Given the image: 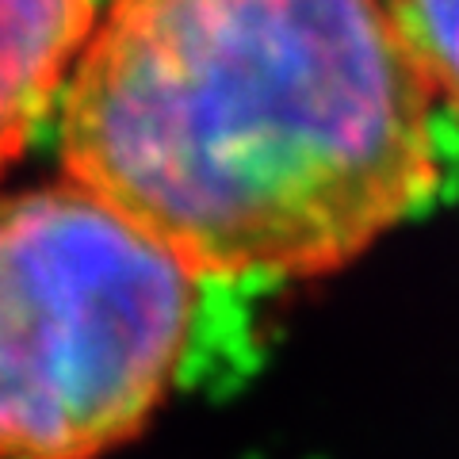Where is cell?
Instances as JSON below:
<instances>
[{
  "label": "cell",
  "mask_w": 459,
  "mask_h": 459,
  "mask_svg": "<svg viewBox=\"0 0 459 459\" xmlns=\"http://www.w3.org/2000/svg\"><path fill=\"white\" fill-rule=\"evenodd\" d=\"M62 165L195 276H325L437 188L433 92L386 0H115Z\"/></svg>",
  "instance_id": "obj_1"
},
{
  "label": "cell",
  "mask_w": 459,
  "mask_h": 459,
  "mask_svg": "<svg viewBox=\"0 0 459 459\" xmlns=\"http://www.w3.org/2000/svg\"><path fill=\"white\" fill-rule=\"evenodd\" d=\"M195 272L74 180L0 195V459H100L177 379Z\"/></svg>",
  "instance_id": "obj_2"
},
{
  "label": "cell",
  "mask_w": 459,
  "mask_h": 459,
  "mask_svg": "<svg viewBox=\"0 0 459 459\" xmlns=\"http://www.w3.org/2000/svg\"><path fill=\"white\" fill-rule=\"evenodd\" d=\"M429 92L459 115V0H386Z\"/></svg>",
  "instance_id": "obj_4"
},
{
  "label": "cell",
  "mask_w": 459,
  "mask_h": 459,
  "mask_svg": "<svg viewBox=\"0 0 459 459\" xmlns=\"http://www.w3.org/2000/svg\"><path fill=\"white\" fill-rule=\"evenodd\" d=\"M96 27V0H0V172L65 89Z\"/></svg>",
  "instance_id": "obj_3"
}]
</instances>
